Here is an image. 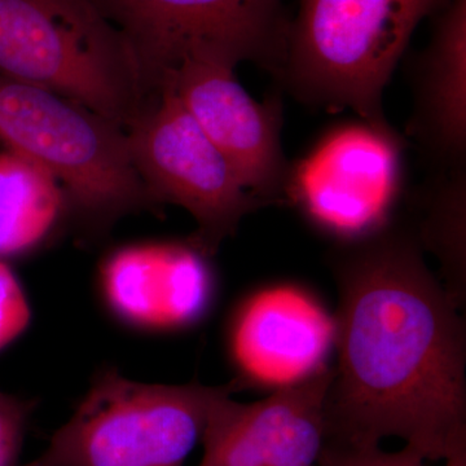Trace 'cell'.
Returning a JSON list of instances; mask_svg holds the SVG:
<instances>
[{
	"instance_id": "cell-15",
	"label": "cell",
	"mask_w": 466,
	"mask_h": 466,
	"mask_svg": "<svg viewBox=\"0 0 466 466\" xmlns=\"http://www.w3.org/2000/svg\"><path fill=\"white\" fill-rule=\"evenodd\" d=\"M465 167L435 171L422 189L419 222L412 223L422 249L441 260L444 287L461 308L465 293Z\"/></svg>"
},
{
	"instance_id": "cell-16",
	"label": "cell",
	"mask_w": 466,
	"mask_h": 466,
	"mask_svg": "<svg viewBox=\"0 0 466 466\" xmlns=\"http://www.w3.org/2000/svg\"><path fill=\"white\" fill-rule=\"evenodd\" d=\"M318 466H425V459L413 447L386 452L379 443L343 444L324 441Z\"/></svg>"
},
{
	"instance_id": "cell-7",
	"label": "cell",
	"mask_w": 466,
	"mask_h": 466,
	"mask_svg": "<svg viewBox=\"0 0 466 466\" xmlns=\"http://www.w3.org/2000/svg\"><path fill=\"white\" fill-rule=\"evenodd\" d=\"M137 174L155 205H179L195 218L189 244L210 258L242 218L265 202L241 183L228 159L202 131L168 86L126 128Z\"/></svg>"
},
{
	"instance_id": "cell-2",
	"label": "cell",
	"mask_w": 466,
	"mask_h": 466,
	"mask_svg": "<svg viewBox=\"0 0 466 466\" xmlns=\"http://www.w3.org/2000/svg\"><path fill=\"white\" fill-rule=\"evenodd\" d=\"M447 0H299L280 84L305 104L391 128L382 95L417 25Z\"/></svg>"
},
{
	"instance_id": "cell-1",
	"label": "cell",
	"mask_w": 466,
	"mask_h": 466,
	"mask_svg": "<svg viewBox=\"0 0 466 466\" xmlns=\"http://www.w3.org/2000/svg\"><path fill=\"white\" fill-rule=\"evenodd\" d=\"M424 251L412 223L392 218L330 253L339 363L325 441L395 437L433 461L466 451L465 323Z\"/></svg>"
},
{
	"instance_id": "cell-5",
	"label": "cell",
	"mask_w": 466,
	"mask_h": 466,
	"mask_svg": "<svg viewBox=\"0 0 466 466\" xmlns=\"http://www.w3.org/2000/svg\"><path fill=\"white\" fill-rule=\"evenodd\" d=\"M250 383L159 385L97 373L75 415L24 466H183L204 433L211 404Z\"/></svg>"
},
{
	"instance_id": "cell-17",
	"label": "cell",
	"mask_w": 466,
	"mask_h": 466,
	"mask_svg": "<svg viewBox=\"0 0 466 466\" xmlns=\"http://www.w3.org/2000/svg\"><path fill=\"white\" fill-rule=\"evenodd\" d=\"M32 320L25 291L11 268L0 259V351L17 339Z\"/></svg>"
},
{
	"instance_id": "cell-10",
	"label": "cell",
	"mask_w": 466,
	"mask_h": 466,
	"mask_svg": "<svg viewBox=\"0 0 466 466\" xmlns=\"http://www.w3.org/2000/svg\"><path fill=\"white\" fill-rule=\"evenodd\" d=\"M333 370L276 389L253 403L222 395L211 404L198 466H317Z\"/></svg>"
},
{
	"instance_id": "cell-4",
	"label": "cell",
	"mask_w": 466,
	"mask_h": 466,
	"mask_svg": "<svg viewBox=\"0 0 466 466\" xmlns=\"http://www.w3.org/2000/svg\"><path fill=\"white\" fill-rule=\"evenodd\" d=\"M0 139L66 186V200L88 235L156 207L125 128L55 92L0 76Z\"/></svg>"
},
{
	"instance_id": "cell-12",
	"label": "cell",
	"mask_w": 466,
	"mask_h": 466,
	"mask_svg": "<svg viewBox=\"0 0 466 466\" xmlns=\"http://www.w3.org/2000/svg\"><path fill=\"white\" fill-rule=\"evenodd\" d=\"M417 60L408 134L435 171L466 165V0H447Z\"/></svg>"
},
{
	"instance_id": "cell-8",
	"label": "cell",
	"mask_w": 466,
	"mask_h": 466,
	"mask_svg": "<svg viewBox=\"0 0 466 466\" xmlns=\"http://www.w3.org/2000/svg\"><path fill=\"white\" fill-rule=\"evenodd\" d=\"M403 144L392 127L364 121L337 126L290 165L285 198L339 242L372 235L400 205Z\"/></svg>"
},
{
	"instance_id": "cell-6",
	"label": "cell",
	"mask_w": 466,
	"mask_h": 466,
	"mask_svg": "<svg viewBox=\"0 0 466 466\" xmlns=\"http://www.w3.org/2000/svg\"><path fill=\"white\" fill-rule=\"evenodd\" d=\"M124 35L150 97L186 57L235 67L253 61L276 73L289 23L281 0H91Z\"/></svg>"
},
{
	"instance_id": "cell-11",
	"label": "cell",
	"mask_w": 466,
	"mask_h": 466,
	"mask_svg": "<svg viewBox=\"0 0 466 466\" xmlns=\"http://www.w3.org/2000/svg\"><path fill=\"white\" fill-rule=\"evenodd\" d=\"M336 324L302 291L274 288L260 291L232 325L231 351L245 381L291 385L327 367Z\"/></svg>"
},
{
	"instance_id": "cell-18",
	"label": "cell",
	"mask_w": 466,
	"mask_h": 466,
	"mask_svg": "<svg viewBox=\"0 0 466 466\" xmlns=\"http://www.w3.org/2000/svg\"><path fill=\"white\" fill-rule=\"evenodd\" d=\"M35 401L0 390V466H20L27 422Z\"/></svg>"
},
{
	"instance_id": "cell-3",
	"label": "cell",
	"mask_w": 466,
	"mask_h": 466,
	"mask_svg": "<svg viewBox=\"0 0 466 466\" xmlns=\"http://www.w3.org/2000/svg\"><path fill=\"white\" fill-rule=\"evenodd\" d=\"M0 76L127 128L149 106L133 52L91 0H0Z\"/></svg>"
},
{
	"instance_id": "cell-13",
	"label": "cell",
	"mask_w": 466,
	"mask_h": 466,
	"mask_svg": "<svg viewBox=\"0 0 466 466\" xmlns=\"http://www.w3.org/2000/svg\"><path fill=\"white\" fill-rule=\"evenodd\" d=\"M99 284L109 311L135 329H177L188 302V272L175 244L115 251L101 266Z\"/></svg>"
},
{
	"instance_id": "cell-14",
	"label": "cell",
	"mask_w": 466,
	"mask_h": 466,
	"mask_svg": "<svg viewBox=\"0 0 466 466\" xmlns=\"http://www.w3.org/2000/svg\"><path fill=\"white\" fill-rule=\"evenodd\" d=\"M64 193L47 171L14 152L0 155V259L35 249L57 225Z\"/></svg>"
},
{
	"instance_id": "cell-19",
	"label": "cell",
	"mask_w": 466,
	"mask_h": 466,
	"mask_svg": "<svg viewBox=\"0 0 466 466\" xmlns=\"http://www.w3.org/2000/svg\"><path fill=\"white\" fill-rule=\"evenodd\" d=\"M444 461H446L444 466H466V451L455 453V455L444 460Z\"/></svg>"
},
{
	"instance_id": "cell-9",
	"label": "cell",
	"mask_w": 466,
	"mask_h": 466,
	"mask_svg": "<svg viewBox=\"0 0 466 466\" xmlns=\"http://www.w3.org/2000/svg\"><path fill=\"white\" fill-rule=\"evenodd\" d=\"M235 67L213 58L186 57L161 86H168L208 139L228 159L241 183L266 205L285 200L290 165L281 146L280 97L263 103L248 94Z\"/></svg>"
}]
</instances>
